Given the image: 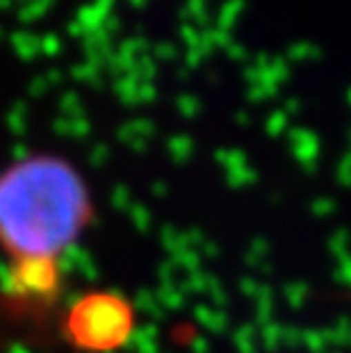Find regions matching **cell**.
I'll use <instances>...</instances> for the list:
<instances>
[{
  "label": "cell",
  "mask_w": 351,
  "mask_h": 353,
  "mask_svg": "<svg viewBox=\"0 0 351 353\" xmlns=\"http://www.w3.org/2000/svg\"><path fill=\"white\" fill-rule=\"evenodd\" d=\"M92 219L78 171L57 157H28L0 176V251L17 288H55L62 255Z\"/></svg>",
  "instance_id": "obj_1"
}]
</instances>
